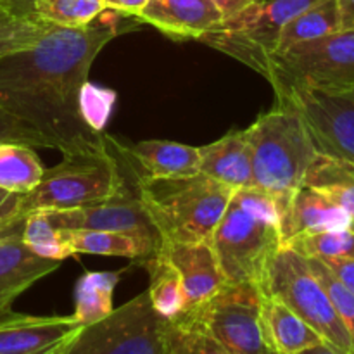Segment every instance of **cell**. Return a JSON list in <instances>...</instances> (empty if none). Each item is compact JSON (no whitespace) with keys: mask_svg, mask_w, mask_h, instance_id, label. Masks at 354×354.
Instances as JSON below:
<instances>
[{"mask_svg":"<svg viewBox=\"0 0 354 354\" xmlns=\"http://www.w3.org/2000/svg\"><path fill=\"white\" fill-rule=\"evenodd\" d=\"M120 33L111 21L82 28L50 24L31 48L0 59V106L64 154L107 151L104 133L80 114V90L99 52Z\"/></svg>","mask_w":354,"mask_h":354,"instance_id":"obj_1","label":"cell"},{"mask_svg":"<svg viewBox=\"0 0 354 354\" xmlns=\"http://www.w3.org/2000/svg\"><path fill=\"white\" fill-rule=\"evenodd\" d=\"M211 245L227 282L259 286L272 259L283 248L280 197L256 187L235 190Z\"/></svg>","mask_w":354,"mask_h":354,"instance_id":"obj_2","label":"cell"},{"mask_svg":"<svg viewBox=\"0 0 354 354\" xmlns=\"http://www.w3.org/2000/svg\"><path fill=\"white\" fill-rule=\"evenodd\" d=\"M135 185L159 242H211L235 192L203 173L180 178L137 176Z\"/></svg>","mask_w":354,"mask_h":354,"instance_id":"obj_3","label":"cell"},{"mask_svg":"<svg viewBox=\"0 0 354 354\" xmlns=\"http://www.w3.org/2000/svg\"><path fill=\"white\" fill-rule=\"evenodd\" d=\"M251 145L252 187L275 197L299 189L318 154L299 114L277 102L245 128Z\"/></svg>","mask_w":354,"mask_h":354,"instance_id":"obj_4","label":"cell"},{"mask_svg":"<svg viewBox=\"0 0 354 354\" xmlns=\"http://www.w3.org/2000/svg\"><path fill=\"white\" fill-rule=\"evenodd\" d=\"M127 189L116 159L109 151L64 154L62 161L44 176L33 190L14 196L9 213L23 220L35 211H62L92 206Z\"/></svg>","mask_w":354,"mask_h":354,"instance_id":"obj_5","label":"cell"},{"mask_svg":"<svg viewBox=\"0 0 354 354\" xmlns=\"http://www.w3.org/2000/svg\"><path fill=\"white\" fill-rule=\"evenodd\" d=\"M175 320L203 328L230 354H280L266 327L263 292L256 282H225Z\"/></svg>","mask_w":354,"mask_h":354,"instance_id":"obj_6","label":"cell"},{"mask_svg":"<svg viewBox=\"0 0 354 354\" xmlns=\"http://www.w3.org/2000/svg\"><path fill=\"white\" fill-rule=\"evenodd\" d=\"M259 289L265 296L275 297L292 310L327 344L344 354H354L344 324L303 254L283 245L266 268Z\"/></svg>","mask_w":354,"mask_h":354,"instance_id":"obj_7","label":"cell"},{"mask_svg":"<svg viewBox=\"0 0 354 354\" xmlns=\"http://www.w3.org/2000/svg\"><path fill=\"white\" fill-rule=\"evenodd\" d=\"M277 102L299 114L318 154L354 162V85L313 88L270 73Z\"/></svg>","mask_w":354,"mask_h":354,"instance_id":"obj_8","label":"cell"},{"mask_svg":"<svg viewBox=\"0 0 354 354\" xmlns=\"http://www.w3.org/2000/svg\"><path fill=\"white\" fill-rule=\"evenodd\" d=\"M322 0H259L201 38L209 47L268 76L280 31L292 17Z\"/></svg>","mask_w":354,"mask_h":354,"instance_id":"obj_9","label":"cell"},{"mask_svg":"<svg viewBox=\"0 0 354 354\" xmlns=\"http://www.w3.org/2000/svg\"><path fill=\"white\" fill-rule=\"evenodd\" d=\"M162 327L147 290L100 322L85 325L66 354H162Z\"/></svg>","mask_w":354,"mask_h":354,"instance_id":"obj_10","label":"cell"},{"mask_svg":"<svg viewBox=\"0 0 354 354\" xmlns=\"http://www.w3.org/2000/svg\"><path fill=\"white\" fill-rule=\"evenodd\" d=\"M270 73L313 88L354 85V28L303 41L275 54L270 62Z\"/></svg>","mask_w":354,"mask_h":354,"instance_id":"obj_11","label":"cell"},{"mask_svg":"<svg viewBox=\"0 0 354 354\" xmlns=\"http://www.w3.org/2000/svg\"><path fill=\"white\" fill-rule=\"evenodd\" d=\"M59 230H99L124 232V234L144 235L159 241L158 232L142 206L137 194L124 189L118 196L99 204L75 209L44 211Z\"/></svg>","mask_w":354,"mask_h":354,"instance_id":"obj_12","label":"cell"},{"mask_svg":"<svg viewBox=\"0 0 354 354\" xmlns=\"http://www.w3.org/2000/svg\"><path fill=\"white\" fill-rule=\"evenodd\" d=\"M83 325L75 317H0V354H66Z\"/></svg>","mask_w":354,"mask_h":354,"instance_id":"obj_13","label":"cell"},{"mask_svg":"<svg viewBox=\"0 0 354 354\" xmlns=\"http://www.w3.org/2000/svg\"><path fill=\"white\" fill-rule=\"evenodd\" d=\"M353 218L318 190L301 185L280 197V232L283 245L304 235L351 228Z\"/></svg>","mask_w":354,"mask_h":354,"instance_id":"obj_14","label":"cell"},{"mask_svg":"<svg viewBox=\"0 0 354 354\" xmlns=\"http://www.w3.org/2000/svg\"><path fill=\"white\" fill-rule=\"evenodd\" d=\"M21 228L23 221L0 234V315L9 313L17 296L61 266V261L31 252L21 239Z\"/></svg>","mask_w":354,"mask_h":354,"instance_id":"obj_15","label":"cell"},{"mask_svg":"<svg viewBox=\"0 0 354 354\" xmlns=\"http://www.w3.org/2000/svg\"><path fill=\"white\" fill-rule=\"evenodd\" d=\"M156 251L165 256L178 270L182 277L187 308L213 296L227 282L211 242L161 241Z\"/></svg>","mask_w":354,"mask_h":354,"instance_id":"obj_16","label":"cell"},{"mask_svg":"<svg viewBox=\"0 0 354 354\" xmlns=\"http://www.w3.org/2000/svg\"><path fill=\"white\" fill-rule=\"evenodd\" d=\"M137 19L175 40H201L225 21L211 0H149Z\"/></svg>","mask_w":354,"mask_h":354,"instance_id":"obj_17","label":"cell"},{"mask_svg":"<svg viewBox=\"0 0 354 354\" xmlns=\"http://www.w3.org/2000/svg\"><path fill=\"white\" fill-rule=\"evenodd\" d=\"M199 173L234 190L252 187L251 145L245 130H234L220 140L199 147Z\"/></svg>","mask_w":354,"mask_h":354,"instance_id":"obj_18","label":"cell"},{"mask_svg":"<svg viewBox=\"0 0 354 354\" xmlns=\"http://www.w3.org/2000/svg\"><path fill=\"white\" fill-rule=\"evenodd\" d=\"M145 178H180L199 173V147L169 140H142L127 149Z\"/></svg>","mask_w":354,"mask_h":354,"instance_id":"obj_19","label":"cell"},{"mask_svg":"<svg viewBox=\"0 0 354 354\" xmlns=\"http://www.w3.org/2000/svg\"><path fill=\"white\" fill-rule=\"evenodd\" d=\"M62 241L73 254L121 256L133 261H147L158 249L159 241L124 232L61 230Z\"/></svg>","mask_w":354,"mask_h":354,"instance_id":"obj_20","label":"cell"},{"mask_svg":"<svg viewBox=\"0 0 354 354\" xmlns=\"http://www.w3.org/2000/svg\"><path fill=\"white\" fill-rule=\"evenodd\" d=\"M303 185L324 194L354 220V162L317 154L308 168Z\"/></svg>","mask_w":354,"mask_h":354,"instance_id":"obj_21","label":"cell"},{"mask_svg":"<svg viewBox=\"0 0 354 354\" xmlns=\"http://www.w3.org/2000/svg\"><path fill=\"white\" fill-rule=\"evenodd\" d=\"M263 317L280 354H296L325 342L304 320L275 297L263 294Z\"/></svg>","mask_w":354,"mask_h":354,"instance_id":"obj_22","label":"cell"},{"mask_svg":"<svg viewBox=\"0 0 354 354\" xmlns=\"http://www.w3.org/2000/svg\"><path fill=\"white\" fill-rule=\"evenodd\" d=\"M45 168L33 147L21 142H0V190L23 196L33 190Z\"/></svg>","mask_w":354,"mask_h":354,"instance_id":"obj_23","label":"cell"},{"mask_svg":"<svg viewBox=\"0 0 354 354\" xmlns=\"http://www.w3.org/2000/svg\"><path fill=\"white\" fill-rule=\"evenodd\" d=\"M341 30L337 0H322L289 21L280 31L275 54L289 50L303 41L317 40Z\"/></svg>","mask_w":354,"mask_h":354,"instance_id":"obj_24","label":"cell"},{"mask_svg":"<svg viewBox=\"0 0 354 354\" xmlns=\"http://www.w3.org/2000/svg\"><path fill=\"white\" fill-rule=\"evenodd\" d=\"M120 282V272H86L80 277L75 290L73 317L85 327L113 313V294Z\"/></svg>","mask_w":354,"mask_h":354,"instance_id":"obj_25","label":"cell"},{"mask_svg":"<svg viewBox=\"0 0 354 354\" xmlns=\"http://www.w3.org/2000/svg\"><path fill=\"white\" fill-rule=\"evenodd\" d=\"M145 265L151 273L147 292L152 308L165 320H175L187 308L182 277L178 270L158 251L145 261Z\"/></svg>","mask_w":354,"mask_h":354,"instance_id":"obj_26","label":"cell"},{"mask_svg":"<svg viewBox=\"0 0 354 354\" xmlns=\"http://www.w3.org/2000/svg\"><path fill=\"white\" fill-rule=\"evenodd\" d=\"M50 28L33 12L0 7V59L31 48Z\"/></svg>","mask_w":354,"mask_h":354,"instance_id":"obj_27","label":"cell"},{"mask_svg":"<svg viewBox=\"0 0 354 354\" xmlns=\"http://www.w3.org/2000/svg\"><path fill=\"white\" fill-rule=\"evenodd\" d=\"M21 239L31 252L45 259H55L62 263L64 259L75 256L62 241L61 230L52 225L44 211H35L24 216Z\"/></svg>","mask_w":354,"mask_h":354,"instance_id":"obj_28","label":"cell"},{"mask_svg":"<svg viewBox=\"0 0 354 354\" xmlns=\"http://www.w3.org/2000/svg\"><path fill=\"white\" fill-rule=\"evenodd\" d=\"M104 10V0H37L33 6L35 16L62 28L86 26Z\"/></svg>","mask_w":354,"mask_h":354,"instance_id":"obj_29","label":"cell"},{"mask_svg":"<svg viewBox=\"0 0 354 354\" xmlns=\"http://www.w3.org/2000/svg\"><path fill=\"white\" fill-rule=\"evenodd\" d=\"M286 245L303 254L304 258H315L320 261L354 259V230L346 228V230L304 235L287 242Z\"/></svg>","mask_w":354,"mask_h":354,"instance_id":"obj_30","label":"cell"},{"mask_svg":"<svg viewBox=\"0 0 354 354\" xmlns=\"http://www.w3.org/2000/svg\"><path fill=\"white\" fill-rule=\"evenodd\" d=\"M162 354H230L213 335L203 328L165 320L162 327Z\"/></svg>","mask_w":354,"mask_h":354,"instance_id":"obj_31","label":"cell"},{"mask_svg":"<svg viewBox=\"0 0 354 354\" xmlns=\"http://www.w3.org/2000/svg\"><path fill=\"white\" fill-rule=\"evenodd\" d=\"M118 95L114 90L99 86L95 83H90L86 80L80 90V114L90 130L97 133H104L107 121H109L111 113L116 106Z\"/></svg>","mask_w":354,"mask_h":354,"instance_id":"obj_32","label":"cell"},{"mask_svg":"<svg viewBox=\"0 0 354 354\" xmlns=\"http://www.w3.org/2000/svg\"><path fill=\"white\" fill-rule=\"evenodd\" d=\"M310 263L311 272L315 273L320 283L324 286L325 292L330 297L332 304H334L335 311H337L339 318L344 324L346 330H348L349 337H351L353 348H354V292L349 289H346L337 279L330 273V270L320 261V259L315 258H306Z\"/></svg>","mask_w":354,"mask_h":354,"instance_id":"obj_33","label":"cell"},{"mask_svg":"<svg viewBox=\"0 0 354 354\" xmlns=\"http://www.w3.org/2000/svg\"><path fill=\"white\" fill-rule=\"evenodd\" d=\"M0 142H21L30 147L47 149L44 138L10 111L0 106Z\"/></svg>","mask_w":354,"mask_h":354,"instance_id":"obj_34","label":"cell"},{"mask_svg":"<svg viewBox=\"0 0 354 354\" xmlns=\"http://www.w3.org/2000/svg\"><path fill=\"white\" fill-rule=\"evenodd\" d=\"M332 275L351 292H354V259H335V261H322Z\"/></svg>","mask_w":354,"mask_h":354,"instance_id":"obj_35","label":"cell"},{"mask_svg":"<svg viewBox=\"0 0 354 354\" xmlns=\"http://www.w3.org/2000/svg\"><path fill=\"white\" fill-rule=\"evenodd\" d=\"M147 3L149 0H104L106 10H113V12L121 14V16L131 17H137Z\"/></svg>","mask_w":354,"mask_h":354,"instance_id":"obj_36","label":"cell"},{"mask_svg":"<svg viewBox=\"0 0 354 354\" xmlns=\"http://www.w3.org/2000/svg\"><path fill=\"white\" fill-rule=\"evenodd\" d=\"M218 9L223 14V19H230V17L237 16L239 12H242L244 9H248L252 3L259 2V0H211Z\"/></svg>","mask_w":354,"mask_h":354,"instance_id":"obj_37","label":"cell"},{"mask_svg":"<svg viewBox=\"0 0 354 354\" xmlns=\"http://www.w3.org/2000/svg\"><path fill=\"white\" fill-rule=\"evenodd\" d=\"M339 14H341V30L354 28V0H337Z\"/></svg>","mask_w":354,"mask_h":354,"instance_id":"obj_38","label":"cell"},{"mask_svg":"<svg viewBox=\"0 0 354 354\" xmlns=\"http://www.w3.org/2000/svg\"><path fill=\"white\" fill-rule=\"evenodd\" d=\"M23 220H16V218L9 213V207H2V209H0V234H3V232L9 230V228H12L14 225H17L19 221H23Z\"/></svg>","mask_w":354,"mask_h":354,"instance_id":"obj_39","label":"cell"},{"mask_svg":"<svg viewBox=\"0 0 354 354\" xmlns=\"http://www.w3.org/2000/svg\"><path fill=\"white\" fill-rule=\"evenodd\" d=\"M296 354H344V353H341L339 349H335L334 346L327 344V342H322V344L313 346V348H308L304 349V351L296 353Z\"/></svg>","mask_w":354,"mask_h":354,"instance_id":"obj_40","label":"cell"},{"mask_svg":"<svg viewBox=\"0 0 354 354\" xmlns=\"http://www.w3.org/2000/svg\"><path fill=\"white\" fill-rule=\"evenodd\" d=\"M9 2L17 12H33V6L37 0H9Z\"/></svg>","mask_w":354,"mask_h":354,"instance_id":"obj_41","label":"cell"},{"mask_svg":"<svg viewBox=\"0 0 354 354\" xmlns=\"http://www.w3.org/2000/svg\"><path fill=\"white\" fill-rule=\"evenodd\" d=\"M0 7H12L9 0H0Z\"/></svg>","mask_w":354,"mask_h":354,"instance_id":"obj_42","label":"cell"},{"mask_svg":"<svg viewBox=\"0 0 354 354\" xmlns=\"http://www.w3.org/2000/svg\"><path fill=\"white\" fill-rule=\"evenodd\" d=\"M351 228L354 230V220H353V225H351Z\"/></svg>","mask_w":354,"mask_h":354,"instance_id":"obj_43","label":"cell"},{"mask_svg":"<svg viewBox=\"0 0 354 354\" xmlns=\"http://www.w3.org/2000/svg\"><path fill=\"white\" fill-rule=\"evenodd\" d=\"M3 201H6V199H3ZM3 201H2V204H3ZM2 204H0V207H2Z\"/></svg>","mask_w":354,"mask_h":354,"instance_id":"obj_44","label":"cell"},{"mask_svg":"<svg viewBox=\"0 0 354 354\" xmlns=\"http://www.w3.org/2000/svg\"><path fill=\"white\" fill-rule=\"evenodd\" d=\"M3 315H6V313H3ZM0 317H2V315H0Z\"/></svg>","mask_w":354,"mask_h":354,"instance_id":"obj_45","label":"cell"}]
</instances>
